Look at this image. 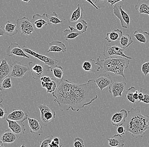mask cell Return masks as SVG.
<instances>
[{
  "label": "cell",
  "mask_w": 149,
  "mask_h": 147,
  "mask_svg": "<svg viewBox=\"0 0 149 147\" xmlns=\"http://www.w3.org/2000/svg\"><path fill=\"white\" fill-rule=\"evenodd\" d=\"M28 114L21 109H13V111L7 115L6 119L23 123L27 119Z\"/></svg>",
  "instance_id": "cell-17"
},
{
  "label": "cell",
  "mask_w": 149,
  "mask_h": 147,
  "mask_svg": "<svg viewBox=\"0 0 149 147\" xmlns=\"http://www.w3.org/2000/svg\"><path fill=\"white\" fill-rule=\"evenodd\" d=\"M86 1L88 2V3H90L91 5H92L93 6V7H95V8L96 10H98V9H99V8H98V7L97 6H96L95 5V4H94V3H93V2H92V1H91L90 0H85Z\"/></svg>",
  "instance_id": "cell-51"
},
{
  "label": "cell",
  "mask_w": 149,
  "mask_h": 147,
  "mask_svg": "<svg viewBox=\"0 0 149 147\" xmlns=\"http://www.w3.org/2000/svg\"><path fill=\"white\" fill-rule=\"evenodd\" d=\"M53 141H54L56 144H57V145H60V139L58 138V137H54L53 139Z\"/></svg>",
  "instance_id": "cell-48"
},
{
  "label": "cell",
  "mask_w": 149,
  "mask_h": 147,
  "mask_svg": "<svg viewBox=\"0 0 149 147\" xmlns=\"http://www.w3.org/2000/svg\"><path fill=\"white\" fill-rule=\"evenodd\" d=\"M57 81L54 78H52V81L50 82L45 83L41 82V85L43 88H45L47 90V93H53L54 92L57 87Z\"/></svg>",
  "instance_id": "cell-29"
},
{
  "label": "cell",
  "mask_w": 149,
  "mask_h": 147,
  "mask_svg": "<svg viewBox=\"0 0 149 147\" xmlns=\"http://www.w3.org/2000/svg\"><path fill=\"white\" fill-rule=\"evenodd\" d=\"M1 90H0V105L1 104V103H2L3 101V99L2 98V94L1 93Z\"/></svg>",
  "instance_id": "cell-52"
},
{
  "label": "cell",
  "mask_w": 149,
  "mask_h": 147,
  "mask_svg": "<svg viewBox=\"0 0 149 147\" xmlns=\"http://www.w3.org/2000/svg\"><path fill=\"white\" fill-rule=\"evenodd\" d=\"M127 111L125 109H121L120 112H115L112 116L111 123L114 126H118L123 125L127 116Z\"/></svg>",
  "instance_id": "cell-16"
},
{
  "label": "cell",
  "mask_w": 149,
  "mask_h": 147,
  "mask_svg": "<svg viewBox=\"0 0 149 147\" xmlns=\"http://www.w3.org/2000/svg\"><path fill=\"white\" fill-rule=\"evenodd\" d=\"M6 54L8 57H13V56H20L26 58H30L26 54L23 48H21L19 45L16 42L13 43L11 42L10 45L6 48L5 51Z\"/></svg>",
  "instance_id": "cell-11"
},
{
  "label": "cell",
  "mask_w": 149,
  "mask_h": 147,
  "mask_svg": "<svg viewBox=\"0 0 149 147\" xmlns=\"http://www.w3.org/2000/svg\"><path fill=\"white\" fill-rule=\"evenodd\" d=\"M82 68L85 71L91 72L93 73L97 72L101 69L100 67L96 64L95 60L93 59L84 61L82 64Z\"/></svg>",
  "instance_id": "cell-24"
},
{
  "label": "cell",
  "mask_w": 149,
  "mask_h": 147,
  "mask_svg": "<svg viewBox=\"0 0 149 147\" xmlns=\"http://www.w3.org/2000/svg\"><path fill=\"white\" fill-rule=\"evenodd\" d=\"M54 138V136L52 135L46 137L41 142L40 146V147H49V144L52 142Z\"/></svg>",
  "instance_id": "cell-38"
},
{
  "label": "cell",
  "mask_w": 149,
  "mask_h": 147,
  "mask_svg": "<svg viewBox=\"0 0 149 147\" xmlns=\"http://www.w3.org/2000/svg\"><path fill=\"white\" fill-rule=\"evenodd\" d=\"M116 131L118 134L121 135H123L125 134V129L123 125H120V126H118Z\"/></svg>",
  "instance_id": "cell-42"
},
{
  "label": "cell",
  "mask_w": 149,
  "mask_h": 147,
  "mask_svg": "<svg viewBox=\"0 0 149 147\" xmlns=\"http://www.w3.org/2000/svg\"><path fill=\"white\" fill-rule=\"evenodd\" d=\"M133 35L139 42L146 44L149 42V32L143 31L141 29L135 31Z\"/></svg>",
  "instance_id": "cell-26"
},
{
  "label": "cell",
  "mask_w": 149,
  "mask_h": 147,
  "mask_svg": "<svg viewBox=\"0 0 149 147\" xmlns=\"http://www.w3.org/2000/svg\"><path fill=\"white\" fill-rule=\"evenodd\" d=\"M136 90L134 86H132L128 89L126 92L125 97L129 102L132 104H135L136 100L134 98L133 95Z\"/></svg>",
  "instance_id": "cell-36"
},
{
  "label": "cell",
  "mask_w": 149,
  "mask_h": 147,
  "mask_svg": "<svg viewBox=\"0 0 149 147\" xmlns=\"http://www.w3.org/2000/svg\"><path fill=\"white\" fill-rule=\"evenodd\" d=\"M126 85V83L124 82H113L109 86V92L112 94L113 97H122Z\"/></svg>",
  "instance_id": "cell-12"
},
{
  "label": "cell",
  "mask_w": 149,
  "mask_h": 147,
  "mask_svg": "<svg viewBox=\"0 0 149 147\" xmlns=\"http://www.w3.org/2000/svg\"><path fill=\"white\" fill-rule=\"evenodd\" d=\"M4 30L6 33L10 37L16 35L18 32L17 24H12L9 21H7Z\"/></svg>",
  "instance_id": "cell-28"
},
{
  "label": "cell",
  "mask_w": 149,
  "mask_h": 147,
  "mask_svg": "<svg viewBox=\"0 0 149 147\" xmlns=\"http://www.w3.org/2000/svg\"><path fill=\"white\" fill-rule=\"evenodd\" d=\"M123 34V32L121 30L116 29L111 32H108L106 35L107 36L105 38V40L109 42L120 40Z\"/></svg>",
  "instance_id": "cell-27"
},
{
  "label": "cell",
  "mask_w": 149,
  "mask_h": 147,
  "mask_svg": "<svg viewBox=\"0 0 149 147\" xmlns=\"http://www.w3.org/2000/svg\"><path fill=\"white\" fill-rule=\"evenodd\" d=\"M16 134L13 132L10 129H7L1 137V140L3 143L11 144L13 143L17 139Z\"/></svg>",
  "instance_id": "cell-25"
},
{
  "label": "cell",
  "mask_w": 149,
  "mask_h": 147,
  "mask_svg": "<svg viewBox=\"0 0 149 147\" xmlns=\"http://www.w3.org/2000/svg\"><path fill=\"white\" fill-rule=\"evenodd\" d=\"M125 49L116 45L107 44L103 47V54L105 58L111 57L113 56H117L132 59V58L129 57L125 54Z\"/></svg>",
  "instance_id": "cell-9"
},
{
  "label": "cell",
  "mask_w": 149,
  "mask_h": 147,
  "mask_svg": "<svg viewBox=\"0 0 149 147\" xmlns=\"http://www.w3.org/2000/svg\"><path fill=\"white\" fill-rule=\"evenodd\" d=\"M105 1L107 2V0H97L96 3L95 5L97 6L99 9H101L102 7H101V5L105 4L104 3Z\"/></svg>",
  "instance_id": "cell-45"
},
{
  "label": "cell",
  "mask_w": 149,
  "mask_h": 147,
  "mask_svg": "<svg viewBox=\"0 0 149 147\" xmlns=\"http://www.w3.org/2000/svg\"><path fill=\"white\" fill-rule=\"evenodd\" d=\"M6 120L8 123L9 129L13 132L19 136L25 134L26 129L23 123L11 121L7 119Z\"/></svg>",
  "instance_id": "cell-13"
},
{
  "label": "cell",
  "mask_w": 149,
  "mask_h": 147,
  "mask_svg": "<svg viewBox=\"0 0 149 147\" xmlns=\"http://www.w3.org/2000/svg\"><path fill=\"white\" fill-rule=\"evenodd\" d=\"M140 92H141L143 95V98L141 102L145 104H149V91L147 89L140 88Z\"/></svg>",
  "instance_id": "cell-37"
},
{
  "label": "cell",
  "mask_w": 149,
  "mask_h": 147,
  "mask_svg": "<svg viewBox=\"0 0 149 147\" xmlns=\"http://www.w3.org/2000/svg\"><path fill=\"white\" fill-rule=\"evenodd\" d=\"M49 48L47 53H65L67 52V47L64 43L60 41L54 40L49 44Z\"/></svg>",
  "instance_id": "cell-18"
},
{
  "label": "cell",
  "mask_w": 149,
  "mask_h": 147,
  "mask_svg": "<svg viewBox=\"0 0 149 147\" xmlns=\"http://www.w3.org/2000/svg\"><path fill=\"white\" fill-rule=\"evenodd\" d=\"M90 1H91L92 2H93V3H94V4H95V5L96 3V2H97V0H90Z\"/></svg>",
  "instance_id": "cell-55"
},
{
  "label": "cell",
  "mask_w": 149,
  "mask_h": 147,
  "mask_svg": "<svg viewBox=\"0 0 149 147\" xmlns=\"http://www.w3.org/2000/svg\"><path fill=\"white\" fill-rule=\"evenodd\" d=\"M63 34L65 40L68 41L70 40H74L83 33L78 31L73 27L69 26L68 29H66L63 31Z\"/></svg>",
  "instance_id": "cell-22"
},
{
  "label": "cell",
  "mask_w": 149,
  "mask_h": 147,
  "mask_svg": "<svg viewBox=\"0 0 149 147\" xmlns=\"http://www.w3.org/2000/svg\"><path fill=\"white\" fill-rule=\"evenodd\" d=\"M88 27V23L84 20H81L75 24V29L82 33L86 32Z\"/></svg>",
  "instance_id": "cell-35"
},
{
  "label": "cell",
  "mask_w": 149,
  "mask_h": 147,
  "mask_svg": "<svg viewBox=\"0 0 149 147\" xmlns=\"http://www.w3.org/2000/svg\"><path fill=\"white\" fill-rule=\"evenodd\" d=\"M113 9V14L120 20L121 27L124 29L129 28L130 24V16L123 10L122 6L116 3Z\"/></svg>",
  "instance_id": "cell-6"
},
{
  "label": "cell",
  "mask_w": 149,
  "mask_h": 147,
  "mask_svg": "<svg viewBox=\"0 0 149 147\" xmlns=\"http://www.w3.org/2000/svg\"><path fill=\"white\" fill-rule=\"evenodd\" d=\"M139 91H137V90H136L134 93V95H133V97H134V98L135 100L136 101L137 100H138L139 98Z\"/></svg>",
  "instance_id": "cell-46"
},
{
  "label": "cell",
  "mask_w": 149,
  "mask_h": 147,
  "mask_svg": "<svg viewBox=\"0 0 149 147\" xmlns=\"http://www.w3.org/2000/svg\"><path fill=\"white\" fill-rule=\"evenodd\" d=\"M31 21L33 24L40 22L42 23L44 26H47L48 24L47 14L43 13L42 15H40L39 14H34L33 16Z\"/></svg>",
  "instance_id": "cell-30"
},
{
  "label": "cell",
  "mask_w": 149,
  "mask_h": 147,
  "mask_svg": "<svg viewBox=\"0 0 149 147\" xmlns=\"http://www.w3.org/2000/svg\"><path fill=\"white\" fill-rule=\"evenodd\" d=\"M27 120L30 132L37 135L40 136L43 132V126L40 121L38 119L31 118L29 117H28Z\"/></svg>",
  "instance_id": "cell-15"
},
{
  "label": "cell",
  "mask_w": 149,
  "mask_h": 147,
  "mask_svg": "<svg viewBox=\"0 0 149 147\" xmlns=\"http://www.w3.org/2000/svg\"><path fill=\"white\" fill-rule=\"evenodd\" d=\"M73 146L74 147H85L83 139L79 137L75 138L73 142Z\"/></svg>",
  "instance_id": "cell-39"
},
{
  "label": "cell",
  "mask_w": 149,
  "mask_h": 147,
  "mask_svg": "<svg viewBox=\"0 0 149 147\" xmlns=\"http://www.w3.org/2000/svg\"><path fill=\"white\" fill-rule=\"evenodd\" d=\"M123 124L126 131L131 133L132 137L141 138L149 129V116L141 114L140 107L131 109Z\"/></svg>",
  "instance_id": "cell-2"
},
{
  "label": "cell",
  "mask_w": 149,
  "mask_h": 147,
  "mask_svg": "<svg viewBox=\"0 0 149 147\" xmlns=\"http://www.w3.org/2000/svg\"><path fill=\"white\" fill-rule=\"evenodd\" d=\"M28 65L31 72L32 78L34 80H37L51 71V67L47 65L43 62L37 63L30 61L28 63Z\"/></svg>",
  "instance_id": "cell-5"
},
{
  "label": "cell",
  "mask_w": 149,
  "mask_h": 147,
  "mask_svg": "<svg viewBox=\"0 0 149 147\" xmlns=\"http://www.w3.org/2000/svg\"><path fill=\"white\" fill-rule=\"evenodd\" d=\"M84 9L82 6L78 4L76 10L73 11L69 19V22L71 24H76L82 20L83 17Z\"/></svg>",
  "instance_id": "cell-19"
},
{
  "label": "cell",
  "mask_w": 149,
  "mask_h": 147,
  "mask_svg": "<svg viewBox=\"0 0 149 147\" xmlns=\"http://www.w3.org/2000/svg\"><path fill=\"white\" fill-rule=\"evenodd\" d=\"M11 71V65H9L6 58L3 59L0 64V80L9 76Z\"/></svg>",
  "instance_id": "cell-23"
},
{
  "label": "cell",
  "mask_w": 149,
  "mask_h": 147,
  "mask_svg": "<svg viewBox=\"0 0 149 147\" xmlns=\"http://www.w3.org/2000/svg\"><path fill=\"white\" fill-rule=\"evenodd\" d=\"M135 8L141 14H146L149 16V0H138Z\"/></svg>",
  "instance_id": "cell-21"
},
{
  "label": "cell",
  "mask_w": 149,
  "mask_h": 147,
  "mask_svg": "<svg viewBox=\"0 0 149 147\" xmlns=\"http://www.w3.org/2000/svg\"><path fill=\"white\" fill-rule=\"evenodd\" d=\"M95 63L105 72H113L116 76H122L126 80L124 71L128 68L130 65V61L128 59L119 56H111L101 59L99 56Z\"/></svg>",
  "instance_id": "cell-3"
},
{
  "label": "cell",
  "mask_w": 149,
  "mask_h": 147,
  "mask_svg": "<svg viewBox=\"0 0 149 147\" xmlns=\"http://www.w3.org/2000/svg\"><path fill=\"white\" fill-rule=\"evenodd\" d=\"M143 98V95L141 92H140L139 93V98L138 100L139 102H141V100Z\"/></svg>",
  "instance_id": "cell-50"
},
{
  "label": "cell",
  "mask_w": 149,
  "mask_h": 147,
  "mask_svg": "<svg viewBox=\"0 0 149 147\" xmlns=\"http://www.w3.org/2000/svg\"></svg>",
  "instance_id": "cell-57"
},
{
  "label": "cell",
  "mask_w": 149,
  "mask_h": 147,
  "mask_svg": "<svg viewBox=\"0 0 149 147\" xmlns=\"http://www.w3.org/2000/svg\"><path fill=\"white\" fill-rule=\"evenodd\" d=\"M47 17L48 25L58 24L62 23V21L58 17V15L56 12H53L50 14H47Z\"/></svg>",
  "instance_id": "cell-34"
},
{
  "label": "cell",
  "mask_w": 149,
  "mask_h": 147,
  "mask_svg": "<svg viewBox=\"0 0 149 147\" xmlns=\"http://www.w3.org/2000/svg\"><path fill=\"white\" fill-rule=\"evenodd\" d=\"M61 146H59V145L56 144L53 140H52V142H51V143L49 144V147H61Z\"/></svg>",
  "instance_id": "cell-47"
},
{
  "label": "cell",
  "mask_w": 149,
  "mask_h": 147,
  "mask_svg": "<svg viewBox=\"0 0 149 147\" xmlns=\"http://www.w3.org/2000/svg\"><path fill=\"white\" fill-rule=\"evenodd\" d=\"M7 113V109L4 108L3 105H0V118L5 119L6 118V114Z\"/></svg>",
  "instance_id": "cell-41"
},
{
  "label": "cell",
  "mask_w": 149,
  "mask_h": 147,
  "mask_svg": "<svg viewBox=\"0 0 149 147\" xmlns=\"http://www.w3.org/2000/svg\"><path fill=\"white\" fill-rule=\"evenodd\" d=\"M125 0H107V3H110L111 6L115 5L116 3H118L119 2L125 1Z\"/></svg>",
  "instance_id": "cell-44"
},
{
  "label": "cell",
  "mask_w": 149,
  "mask_h": 147,
  "mask_svg": "<svg viewBox=\"0 0 149 147\" xmlns=\"http://www.w3.org/2000/svg\"><path fill=\"white\" fill-rule=\"evenodd\" d=\"M40 112V123L44 127H47L54 121L56 113L53 109L45 104L39 105L38 107Z\"/></svg>",
  "instance_id": "cell-4"
},
{
  "label": "cell",
  "mask_w": 149,
  "mask_h": 147,
  "mask_svg": "<svg viewBox=\"0 0 149 147\" xmlns=\"http://www.w3.org/2000/svg\"><path fill=\"white\" fill-rule=\"evenodd\" d=\"M23 49L25 52L29 54L30 55L36 58L37 59H39L42 62H43L47 65L51 67H53L57 65L58 61L57 59L53 58L51 57L46 56L44 55L38 54L34 51L29 48L27 46L24 45L23 47Z\"/></svg>",
  "instance_id": "cell-10"
},
{
  "label": "cell",
  "mask_w": 149,
  "mask_h": 147,
  "mask_svg": "<svg viewBox=\"0 0 149 147\" xmlns=\"http://www.w3.org/2000/svg\"><path fill=\"white\" fill-rule=\"evenodd\" d=\"M16 24L21 34L29 36L35 31L34 26L31 20L26 17L17 20Z\"/></svg>",
  "instance_id": "cell-7"
},
{
  "label": "cell",
  "mask_w": 149,
  "mask_h": 147,
  "mask_svg": "<svg viewBox=\"0 0 149 147\" xmlns=\"http://www.w3.org/2000/svg\"><path fill=\"white\" fill-rule=\"evenodd\" d=\"M13 86L11 77L7 76L3 79L0 80V90L1 91L10 89Z\"/></svg>",
  "instance_id": "cell-32"
},
{
  "label": "cell",
  "mask_w": 149,
  "mask_h": 147,
  "mask_svg": "<svg viewBox=\"0 0 149 147\" xmlns=\"http://www.w3.org/2000/svg\"><path fill=\"white\" fill-rule=\"evenodd\" d=\"M97 85L95 80L90 79L85 83L72 82L63 77L54 92L52 93L59 110L79 111L97 99Z\"/></svg>",
  "instance_id": "cell-1"
},
{
  "label": "cell",
  "mask_w": 149,
  "mask_h": 147,
  "mask_svg": "<svg viewBox=\"0 0 149 147\" xmlns=\"http://www.w3.org/2000/svg\"><path fill=\"white\" fill-rule=\"evenodd\" d=\"M51 71L52 72L53 75L56 79H61L63 78L64 75L63 68L61 66L56 65L51 67Z\"/></svg>",
  "instance_id": "cell-33"
},
{
  "label": "cell",
  "mask_w": 149,
  "mask_h": 147,
  "mask_svg": "<svg viewBox=\"0 0 149 147\" xmlns=\"http://www.w3.org/2000/svg\"><path fill=\"white\" fill-rule=\"evenodd\" d=\"M40 79L41 82H44L45 83H48L52 81V78H51L49 76H45L41 77L40 78Z\"/></svg>",
  "instance_id": "cell-43"
},
{
  "label": "cell",
  "mask_w": 149,
  "mask_h": 147,
  "mask_svg": "<svg viewBox=\"0 0 149 147\" xmlns=\"http://www.w3.org/2000/svg\"><path fill=\"white\" fill-rule=\"evenodd\" d=\"M141 72L144 76H147L149 73V61L143 63L141 66Z\"/></svg>",
  "instance_id": "cell-40"
},
{
  "label": "cell",
  "mask_w": 149,
  "mask_h": 147,
  "mask_svg": "<svg viewBox=\"0 0 149 147\" xmlns=\"http://www.w3.org/2000/svg\"><path fill=\"white\" fill-rule=\"evenodd\" d=\"M109 145L112 147H123L124 146L125 140L122 135L117 134H115L111 138L107 139Z\"/></svg>",
  "instance_id": "cell-20"
},
{
  "label": "cell",
  "mask_w": 149,
  "mask_h": 147,
  "mask_svg": "<svg viewBox=\"0 0 149 147\" xmlns=\"http://www.w3.org/2000/svg\"><path fill=\"white\" fill-rule=\"evenodd\" d=\"M95 81L97 87L101 91L109 86L113 82L110 75L104 73L100 74L96 78Z\"/></svg>",
  "instance_id": "cell-14"
},
{
  "label": "cell",
  "mask_w": 149,
  "mask_h": 147,
  "mask_svg": "<svg viewBox=\"0 0 149 147\" xmlns=\"http://www.w3.org/2000/svg\"><path fill=\"white\" fill-rule=\"evenodd\" d=\"M0 147H4L3 143L1 141H0Z\"/></svg>",
  "instance_id": "cell-54"
},
{
  "label": "cell",
  "mask_w": 149,
  "mask_h": 147,
  "mask_svg": "<svg viewBox=\"0 0 149 147\" xmlns=\"http://www.w3.org/2000/svg\"><path fill=\"white\" fill-rule=\"evenodd\" d=\"M133 42L132 37L128 34L123 35L120 40L121 47L124 49H126L129 47L133 43Z\"/></svg>",
  "instance_id": "cell-31"
},
{
  "label": "cell",
  "mask_w": 149,
  "mask_h": 147,
  "mask_svg": "<svg viewBox=\"0 0 149 147\" xmlns=\"http://www.w3.org/2000/svg\"><path fill=\"white\" fill-rule=\"evenodd\" d=\"M29 71V65L17 61H15L11 65V71L9 76L16 79H20L23 78L24 75Z\"/></svg>",
  "instance_id": "cell-8"
},
{
  "label": "cell",
  "mask_w": 149,
  "mask_h": 147,
  "mask_svg": "<svg viewBox=\"0 0 149 147\" xmlns=\"http://www.w3.org/2000/svg\"><path fill=\"white\" fill-rule=\"evenodd\" d=\"M23 146H26V145H24V144H23V145H22V146H21V147H23Z\"/></svg>",
  "instance_id": "cell-56"
},
{
  "label": "cell",
  "mask_w": 149,
  "mask_h": 147,
  "mask_svg": "<svg viewBox=\"0 0 149 147\" xmlns=\"http://www.w3.org/2000/svg\"><path fill=\"white\" fill-rule=\"evenodd\" d=\"M22 1L24 2L27 3H30L33 0H21Z\"/></svg>",
  "instance_id": "cell-53"
},
{
  "label": "cell",
  "mask_w": 149,
  "mask_h": 147,
  "mask_svg": "<svg viewBox=\"0 0 149 147\" xmlns=\"http://www.w3.org/2000/svg\"><path fill=\"white\" fill-rule=\"evenodd\" d=\"M5 33L4 28L3 26H0V37L3 36Z\"/></svg>",
  "instance_id": "cell-49"
}]
</instances>
